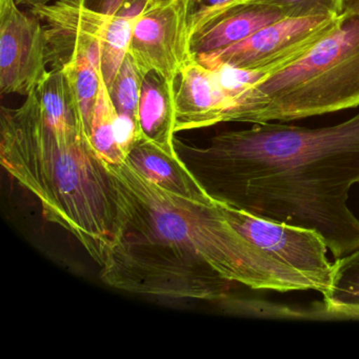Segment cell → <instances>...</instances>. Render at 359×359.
Wrapping results in <instances>:
<instances>
[{
	"label": "cell",
	"mask_w": 359,
	"mask_h": 359,
	"mask_svg": "<svg viewBox=\"0 0 359 359\" xmlns=\"http://www.w3.org/2000/svg\"><path fill=\"white\" fill-rule=\"evenodd\" d=\"M116 114V109L111 100L104 75L102 74L100 91L90 125L89 136L96 152L110 165H121L127 161V156L119 148L115 135Z\"/></svg>",
	"instance_id": "15"
},
{
	"label": "cell",
	"mask_w": 359,
	"mask_h": 359,
	"mask_svg": "<svg viewBox=\"0 0 359 359\" xmlns=\"http://www.w3.org/2000/svg\"><path fill=\"white\" fill-rule=\"evenodd\" d=\"M146 75L140 71L130 54L123 60L114 81L108 88L117 112L138 119V106Z\"/></svg>",
	"instance_id": "18"
},
{
	"label": "cell",
	"mask_w": 359,
	"mask_h": 359,
	"mask_svg": "<svg viewBox=\"0 0 359 359\" xmlns=\"http://www.w3.org/2000/svg\"><path fill=\"white\" fill-rule=\"evenodd\" d=\"M115 135L119 148L127 156L134 144L142 137L138 119L117 112L115 118Z\"/></svg>",
	"instance_id": "22"
},
{
	"label": "cell",
	"mask_w": 359,
	"mask_h": 359,
	"mask_svg": "<svg viewBox=\"0 0 359 359\" xmlns=\"http://www.w3.org/2000/svg\"><path fill=\"white\" fill-rule=\"evenodd\" d=\"M46 29L49 66L62 70L79 56L102 62V46L112 16L90 9L81 0H54L30 7Z\"/></svg>",
	"instance_id": "8"
},
{
	"label": "cell",
	"mask_w": 359,
	"mask_h": 359,
	"mask_svg": "<svg viewBox=\"0 0 359 359\" xmlns=\"http://www.w3.org/2000/svg\"><path fill=\"white\" fill-rule=\"evenodd\" d=\"M62 71L68 79L89 133L92 115L100 91L102 62L89 56H79L69 62Z\"/></svg>",
	"instance_id": "16"
},
{
	"label": "cell",
	"mask_w": 359,
	"mask_h": 359,
	"mask_svg": "<svg viewBox=\"0 0 359 359\" xmlns=\"http://www.w3.org/2000/svg\"><path fill=\"white\" fill-rule=\"evenodd\" d=\"M277 8L285 18H337L346 0H249Z\"/></svg>",
	"instance_id": "19"
},
{
	"label": "cell",
	"mask_w": 359,
	"mask_h": 359,
	"mask_svg": "<svg viewBox=\"0 0 359 359\" xmlns=\"http://www.w3.org/2000/svg\"><path fill=\"white\" fill-rule=\"evenodd\" d=\"M283 18V14L272 6L238 0L192 35L191 53L193 56H201L222 51Z\"/></svg>",
	"instance_id": "10"
},
{
	"label": "cell",
	"mask_w": 359,
	"mask_h": 359,
	"mask_svg": "<svg viewBox=\"0 0 359 359\" xmlns=\"http://www.w3.org/2000/svg\"><path fill=\"white\" fill-rule=\"evenodd\" d=\"M54 1V0H16L18 6H27V7H33V6L45 5Z\"/></svg>",
	"instance_id": "23"
},
{
	"label": "cell",
	"mask_w": 359,
	"mask_h": 359,
	"mask_svg": "<svg viewBox=\"0 0 359 359\" xmlns=\"http://www.w3.org/2000/svg\"><path fill=\"white\" fill-rule=\"evenodd\" d=\"M190 41L189 0H152L136 22L129 54L144 75L175 85L192 57Z\"/></svg>",
	"instance_id": "6"
},
{
	"label": "cell",
	"mask_w": 359,
	"mask_h": 359,
	"mask_svg": "<svg viewBox=\"0 0 359 359\" xmlns=\"http://www.w3.org/2000/svg\"><path fill=\"white\" fill-rule=\"evenodd\" d=\"M90 9L109 16H127L138 20L152 0H81Z\"/></svg>",
	"instance_id": "20"
},
{
	"label": "cell",
	"mask_w": 359,
	"mask_h": 359,
	"mask_svg": "<svg viewBox=\"0 0 359 359\" xmlns=\"http://www.w3.org/2000/svg\"><path fill=\"white\" fill-rule=\"evenodd\" d=\"M175 85L155 72L144 76L138 106L142 136L169 153H175Z\"/></svg>",
	"instance_id": "12"
},
{
	"label": "cell",
	"mask_w": 359,
	"mask_h": 359,
	"mask_svg": "<svg viewBox=\"0 0 359 359\" xmlns=\"http://www.w3.org/2000/svg\"><path fill=\"white\" fill-rule=\"evenodd\" d=\"M236 1L238 0H189L190 37L203 28L214 16Z\"/></svg>",
	"instance_id": "21"
},
{
	"label": "cell",
	"mask_w": 359,
	"mask_h": 359,
	"mask_svg": "<svg viewBox=\"0 0 359 359\" xmlns=\"http://www.w3.org/2000/svg\"><path fill=\"white\" fill-rule=\"evenodd\" d=\"M337 20L338 16L283 18L232 47L195 57L208 67H228L252 75L271 74L306 53Z\"/></svg>",
	"instance_id": "5"
},
{
	"label": "cell",
	"mask_w": 359,
	"mask_h": 359,
	"mask_svg": "<svg viewBox=\"0 0 359 359\" xmlns=\"http://www.w3.org/2000/svg\"><path fill=\"white\" fill-rule=\"evenodd\" d=\"M127 161L144 177L169 192L193 201H213L177 152H167L158 144L142 137L128 153Z\"/></svg>",
	"instance_id": "11"
},
{
	"label": "cell",
	"mask_w": 359,
	"mask_h": 359,
	"mask_svg": "<svg viewBox=\"0 0 359 359\" xmlns=\"http://www.w3.org/2000/svg\"><path fill=\"white\" fill-rule=\"evenodd\" d=\"M175 134L226 123L233 98L214 69L195 56L175 81Z\"/></svg>",
	"instance_id": "9"
},
{
	"label": "cell",
	"mask_w": 359,
	"mask_h": 359,
	"mask_svg": "<svg viewBox=\"0 0 359 359\" xmlns=\"http://www.w3.org/2000/svg\"><path fill=\"white\" fill-rule=\"evenodd\" d=\"M108 165L119 198L116 237L100 272L109 287L219 302L235 283L292 292L320 283L325 250L316 233L174 194L127 161Z\"/></svg>",
	"instance_id": "1"
},
{
	"label": "cell",
	"mask_w": 359,
	"mask_h": 359,
	"mask_svg": "<svg viewBox=\"0 0 359 359\" xmlns=\"http://www.w3.org/2000/svg\"><path fill=\"white\" fill-rule=\"evenodd\" d=\"M0 161L36 197L46 219L71 233L102 268L118 229V191L87 130L50 127L35 89L20 108H1Z\"/></svg>",
	"instance_id": "3"
},
{
	"label": "cell",
	"mask_w": 359,
	"mask_h": 359,
	"mask_svg": "<svg viewBox=\"0 0 359 359\" xmlns=\"http://www.w3.org/2000/svg\"><path fill=\"white\" fill-rule=\"evenodd\" d=\"M219 76L234 104L226 123H285L359 107V0H346L335 27L280 70L224 68Z\"/></svg>",
	"instance_id": "4"
},
{
	"label": "cell",
	"mask_w": 359,
	"mask_h": 359,
	"mask_svg": "<svg viewBox=\"0 0 359 359\" xmlns=\"http://www.w3.org/2000/svg\"><path fill=\"white\" fill-rule=\"evenodd\" d=\"M174 144L215 201L312 231L335 259L358 249L359 218L348 201L359 184V113L330 127L255 123L201 148Z\"/></svg>",
	"instance_id": "2"
},
{
	"label": "cell",
	"mask_w": 359,
	"mask_h": 359,
	"mask_svg": "<svg viewBox=\"0 0 359 359\" xmlns=\"http://www.w3.org/2000/svg\"><path fill=\"white\" fill-rule=\"evenodd\" d=\"M323 309L335 316L359 317V248L333 262Z\"/></svg>",
	"instance_id": "14"
},
{
	"label": "cell",
	"mask_w": 359,
	"mask_h": 359,
	"mask_svg": "<svg viewBox=\"0 0 359 359\" xmlns=\"http://www.w3.org/2000/svg\"><path fill=\"white\" fill-rule=\"evenodd\" d=\"M36 94L41 114L50 127L57 130H87L68 79L62 70H49L36 88Z\"/></svg>",
	"instance_id": "13"
},
{
	"label": "cell",
	"mask_w": 359,
	"mask_h": 359,
	"mask_svg": "<svg viewBox=\"0 0 359 359\" xmlns=\"http://www.w3.org/2000/svg\"><path fill=\"white\" fill-rule=\"evenodd\" d=\"M46 29L39 18L0 0V91L27 96L49 72Z\"/></svg>",
	"instance_id": "7"
},
{
	"label": "cell",
	"mask_w": 359,
	"mask_h": 359,
	"mask_svg": "<svg viewBox=\"0 0 359 359\" xmlns=\"http://www.w3.org/2000/svg\"><path fill=\"white\" fill-rule=\"evenodd\" d=\"M136 22L127 16L111 18L102 46V72L108 88L129 54Z\"/></svg>",
	"instance_id": "17"
}]
</instances>
